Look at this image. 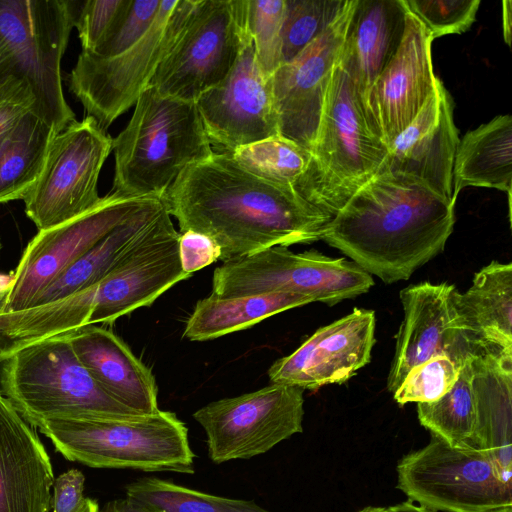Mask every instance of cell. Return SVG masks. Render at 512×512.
<instances>
[{
	"instance_id": "obj_12",
	"label": "cell",
	"mask_w": 512,
	"mask_h": 512,
	"mask_svg": "<svg viewBox=\"0 0 512 512\" xmlns=\"http://www.w3.org/2000/svg\"><path fill=\"white\" fill-rule=\"evenodd\" d=\"M249 35L246 0H199L149 86L163 96L196 102L227 77Z\"/></svg>"
},
{
	"instance_id": "obj_20",
	"label": "cell",
	"mask_w": 512,
	"mask_h": 512,
	"mask_svg": "<svg viewBox=\"0 0 512 512\" xmlns=\"http://www.w3.org/2000/svg\"><path fill=\"white\" fill-rule=\"evenodd\" d=\"M373 310L357 308L316 330L293 353L268 369L272 384L316 390L341 384L367 365L375 344Z\"/></svg>"
},
{
	"instance_id": "obj_38",
	"label": "cell",
	"mask_w": 512,
	"mask_h": 512,
	"mask_svg": "<svg viewBox=\"0 0 512 512\" xmlns=\"http://www.w3.org/2000/svg\"><path fill=\"white\" fill-rule=\"evenodd\" d=\"M432 39L466 32L475 22L480 0H403Z\"/></svg>"
},
{
	"instance_id": "obj_49",
	"label": "cell",
	"mask_w": 512,
	"mask_h": 512,
	"mask_svg": "<svg viewBox=\"0 0 512 512\" xmlns=\"http://www.w3.org/2000/svg\"><path fill=\"white\" fill-rule=\"evenodd\" d=\"M5 49H4V45L0 39V70L2 68V66L4 65L5 63Z\"/></svg>"
},
{
	"instance_id": "obj_2",
	"label": "cell",
	"mask_w": 512,
	"mask_h": 512,
	"mask_svg": "<svg viewBox=\"0 0 512 512\" xmlns=\"http://www.w3.org/2000/svg\"><path fill=\"white\" fill-rule=\"evenodd\" d=\"M455 220V202L415 176L384 168L332 217L322 240L392 284L443 252Z\"/></svg>"
},
{
	"instance_id": "obj_25",
	"label": "cell",
	"mask_w": 512,
	"mask_h": 512,
	"mask_svg": "<svg viewBox=\"0 0 512 512\" xmlns=\"http://www.w3.org/2000/svg\"><path fill=\"white\" fill-rule=\"evenodd\" d=\"M405 11L403 0H358L339 59L361 102L400 44Z\"/></svg>"
},
{
	"instance_id": "obj_43",
	"label": "cell",
	"mask_w": 512,
	"mask_h": 512,
	"mask_svg": "<svg viewBox=\"0 0 512 512\" xmlns=\"http://www.w3.org/2000/svg\"><path fill=\"white\" fill-rule=\"evenodd\" d=\"M97 512H163L157 508L144 504L143 502L126 496L107 502Z\"/></svg>"
},
{
	"instance_id": "obj_47",
	"label": "cell",
	"mask_w": 512,
	"mask_h": 512,
	"mask_svg": "<svg viewBox=\"0 0 512 512\" xmlns=\"http://www.w3.org/2000/svg\"><path fill=\"white\" fill-rule=\"evenodd\" d=\"M98 509H99V505H98L97 501H95L94 499H91V498H87L86 505L81 512H97Z\"/></svg>"
},
{
	"instance_id": "obj_46",
	"label": "cell",
	"mask_w": 512,
	"mask_h": 512,
	"mask_svg": "<svg viewBox=\"0 0 512 512\" xmlns=\"http://www.w3.org/2000/svg\"><path fill=\"white\" fill-rule=\"evenodd\" d=\"M388 512H437L428 509L421 505H416L414 502L407 500L392 506L387 507Z\"/></svg>"
},
{
	"instance_id": "obj_22",
	"label": "cell",
	"mask_w": 512,
	"mask_h": 512,
	"mask_svg": "<svg viewBox=\"0 0 512 512\" xmlns=\"http://www.w3.org/2000/svg\"><path fill=\"white\" fill-rule=\"evenodd\" d=\"M54 479L37 428L0 392V512H50Z\"/></svg>"
},
{
	"instance_id": "obj_18",
	"label": "cell",
	"mask_w": 512,
	"mask_h": 512,
	"mask_svg": "<svg viewBox=\"0 0 512 512\" xmlns=\"http://www.w3.org/2000/svg\"><path fill=\"white\" fill-rule=\"evenodd\" d=\"M454 284L421 282L400 291L404 319L396 335L387 389L393 393L408 373L430 358L447 354L464 363L480 349L458 311Z\"/></svg>"
},
{
	"instance_id": "obj_30",
	"label": "cell",
	"mask_w": 512,
	"mask_h": 512,
	"mask_svg": "<svg viewBox=\"0 0 512 512\" xmlns=\"http://www.w3.org/2000/svg\"><path fill=\"white\" fill-rule=\"evenodd\" d=\"M55 133L28 112L0 136V204L24 200L43 169Z\"/></svg>"
},
{
	"instance_id": "obj_32",
	"label": "cell",
	"mask_w": 512,
	"mask_h": 512,
	"mask_svg": "<svg viewBox=\"0 0 512 512\" xmlns=\"http://www.w3.org/2000/svg\"><path fill=\"white\" fill-rule=\"evenodd\" d=\"M125 492L163 512H272L253 500L216 496L157 477L139 478Z\"/></svg>"
},
{
	"instance_id": "obj_28",
	"label": "cell",
	"mask_w": 512,
	"mask_h": 512,
	"mask_svg": "<svg viewBox=\"0 0 512 512\" xmlns=\"http://www.w3.org/2000/svg\"><path fill=\"white\" fill-rule=\"evenodd\" d=\"M453 199L466 187L494 188L508 194L511 208L512 117L498 115L459 140L453 165Z\"/></svg>"
},
{
	"instance_id": "obj_11",
	"label": "cell",
	"mask_w": 512,
	"mask_h": 512,
	"mask_svg": "<svg viewBox=\"0 0 512 512\" xmlns=\"http://www.w3.org/2000/svg\"><path fill=\"white\" fill-rule=\"evenodd\" d=\"M397 488L408 500L435 511L488 512L512 505V483L504 482L490 456L431 435L424 447L398 462Z\"/></svg>"
},
{
	"instance_id": "obj_39",
	"label": "cell",
	"mask_w": 512,
	"mask_h": 512,
	"mask_svg": "<svg viewBox=\"0 0 512 512\" xmlns=\"http://www.w3.org/2000/svg\"><path fill=\"white\" fill-rule=\"evenodd\" d=\"M125 0L81 1L75 27L82 51L92 52L105 37Z\"/></svg>"
},
{
	"instance_id": "obj_23",
	"label": "cell",
	"mask_w": 512,
	"mask_h": 512,
	"mask_svg": "<svg viewBox=\"0 0 512 512\" xmlns=\"http://www.w3.org/2000/svg\"><path fill=\"white\" fill-rule=\"evenodd\" d=\"M65 335L78 360L112 398L138 414L160 410L151 370L111 330L86 325Z\"/></svg>"
},
{
	"instance_id": "obj_40",
	"label": "cell",
	"mask_w": 512,
	"mask_h": 512,
	"mask_svg": "<svg viewBox=\"0 0 512 512\" xmlns=\"http://www.w3.org/2000/svg\"><path fill=\"white\" fill-rule=\"evenodd\" d=\"M34 103L27 82L13 74L0 72V136L31 112Z\"/></svg>"
},
{
	"instance_id": "obj_45",
	"label": "cell",
	"mask_w": 512,
	"mask_h": 512,
	"mask_svg": "<svg viewBox=\"0 0 512 512\" xmlns=\"http://www.w3.org/2000/svg\"><path fill=\"white\" fill-rule=\"evenodd\" d=\"M502 18H503V36L504 40L508 46L511 45V24H512V2L511 1H503L502 2Z\"/></svg>"
},
{
	"instance_id": "obj_10",
	"label": "cell",
	"mask_w": 512,
	"mask_h": 512,
	"mask_svg": "<svg viewBox=\"0 0 512 512\" xmlns=\"http://www.w3.org/2000/svg\"><path fill=\"white\" fill-rule=\"evenodd\" d=\"M373 285L372 276L353 261L316 250L297 253L274 246L223 262L214 270L211 295L293 293L333 306L367 293Z\"/></svg>"
},
{
	"instance_id": "obj_17",
	"label": "cell",
	"mask_w": 512,
	"mask_h": 512,
	"mask_svg": "<svg viewBox=\"0 0 512 512\" xmlns=\"http://www.w3.org/2000/svg\"><path fill=\"white\" fill-rule=\"evenodd\" d=\"M195 103L217 152L279 136L271 76L260 67L251 35L227 77Z\"/></svg>"
},
{
	"instance_id": "obj_19",
	"label": "cell",
	"mask_w": 512,
	"mask_h": 512,
	"mask_svg": "<svg viewBox=\"0 0 512 512\" xmlns=\"http://www.w3.org/2000/svg\"><path fill=\"white\" fill-rule=\"evenodd\" d=\"M432 41L406 8L400 44L362 100L369 124L388 149L436 90Z\"/></svg>"
},
{
	"instance_id": "obj_44",
	"label": "cell",
	"mask_w": 512,
	"mask_h": 512,
	"mask_svg": "<svg viewBox=\"0 0 512 512\" xmlns=\"http://www.w3.org/2000/svg\"><path fill=\"white\" fill-rule=\"evenodd\" d=\"M13 271L9 273H0V313L5 309L8 295L14 283Z\"/></svg>"
},
{
	"instance_id": "obj_31",
	"label": "cell",
	"mask_w": 512,
	"mask_h": 512,
	"mask_svg": "<svg viewBox=\"0 0 512 512\" xmlns=\"http://www.w3.org/2000/svg\"><path fill=\"white\" fill-rule=\"evenodd\" d=\"M470 356L460 369L452 388L436 401L417 404L420 424L452 446H472L476 405Z\"/></svg>"
},
{
	"instance_id": "obj_8",
	"label": "cell",
	"mask_w": 512,
	"mask_h": 512,
	"mask_svg": "<svg viewBox=\"0 0 512 512\" xmlns=\"http://www.w3.org/2000/svg\"><path fill=\"white\" fill-rule=\"evenodd\" d=\"M80 4L0 0V39L6 56L0 72L27 82L35 99L31 112L55 134L76 121L64 97L60 65Z\"/></svg>"
},
{
	"instance_id": "obj_9",
	"label": "cell",
	"mask_w": 512,
	"mask_h": 512,
	"mask_svg": "<svg viewBox=\"0 0 512 512\" xmlns=\"http://www.w3.org/2000/svg\"><path fill=\"white\" fill-rule=\"evenodd\" d=\"M199 0H161L146 34L110 58L82 51L70 72V91L102 128L135 105L188 26Z\"/></svg>"
},
{
	"instance_id": "obj_27",
	"label": "cell",
	"mask_w": 512,
	"mask_h": 512,
	"mask_svg": "<svg viewBox=\"0 0 512 512\" xmlns=\"http://www.w3.org/2000/svg\"><path fill=\"white\" fill-rule=\"evenodd\" d=\"M164 208L163 198H153L69 266L40 293L31 307L56 301L97 283L152 233Z\"/></svg>"
},
{
	"instance_id": "obj_14",
	"label": "cell",
	"mask_w": 512,
	"mask_h": 512,
	"mask_svg": "<svg viewBox=\"0 0 512 512\" xmlns=\"http://www.w3.org/2000/svg\"><path fill=\"white\" fill-rule=\"evenodd\" d=\"M304 390L272 384L201 407L193 418L204 429L208 456L221 464L264 454L303 431Z\"/></svg>"
},
{
	"instance_id": "obj_15",
	"label": "cell",
	"mask_w": 512,
	"mask_h": 512,
	"mask_svg": "<svg viewBox=\"0 0 512 512\" xmlns=\"http://www.w3.org/2000/svg\"><path fill=\"white\" fill-rule=\"evenodd\" d=\"M153 198L109 193L89 211L40 230L23 250L2 313L28 309L69 266Z\"/></svg>"
},
{
	"instance_id": "obj_6",
	"label": "cell",
	"mask_w": 512,
	"mask_h": 512,
	"mask_svg": "<svg viewBox=\"0 0 512 512\" xmlns=\"http://www.w3.org/2000/svg\"><path fill=\"white\" fill-rule=\"evenodd\" d=\"M0 392L35 428L52 419L139 416L106 393L65 334L29 344L0 361Z\"/></svg>"
},
{
	"instance_id": "obj_51",
	"label": "cell",
	"mask_w": 512,
	"mask_h": 512,
	"mask_svg": "<svg viewBox=\"0 0 512 512\" xmlns=\"http://www.w3.org/2000/svg\"><path fill=\"white\" fill-rule=\"evenodd\" d=\"M1 251H2V241H1V237H0V254H1Z\"/></svg>"
},
{
	"instance_id": "obj_21",
	"label": "cell",
	"mask_w": 512,
	"mask_h": 512,
	"mask_svg": "<svg viewBox=\"0 0 512 512\" xmlns=\"http://www.w3.org/2000/svg\"><path fill=\"white\" fill-rule=\"evenodd\" d=\"M459 140L451 96L438 78L434 93L389 147L386 168L415 176L456 203L452 183Z\"/></svg>"
},
{
	"instance_id": "obj_34",
	"label": "cell",
	"mask_w": 512,
	"mask_h": 512,
	"mask_svg": "<svg viewBox=\"0 0 512 512\" xmlns=\"http://www.w3.org/2000/svg\"><path fill=\"white\" fill-rule=\"evenodd\" d=\"M282 64L291 61L334 20L344 0H285Z\"/></svg>"
},
{
	"instance_id": "obj_42",
	"label": "cell",
	"mask_w": 512,
	"mask_h": 512,
	"mask_svg": "<svg viewBox=\"0 0 512 512\" xmlns=\"http://www.w3.org/2000/svg\"><path fill=\"white\" fill-rule=\"evenodd\" d=\"M85 477L78 469H70L53 482L51 507L53 512H81L86 505L84 497Z\"/></svg>"
},
{
	"instance_id": "obj_3",
	"label": "cell",
	"mask_w": 512,
	"mask_h": 512,
	"mask_svg": "<svg viewBox=\"0 0 512 512\" xmlns=\"http://www.w3.org/2000/svg\"><path fill=\"white\" fill-rule=\"evenodd\" d=\"M179 235L165 206L152 233L97 283L47 304L0 313V355L86 325L112 324L150 306L191 276L181 267Z\"/></svg>"
},
{
	"instance_id": "obj_7",
	"label": "cell",
	"mask_w": 512,
	"mask_h": 512,
	"mask_svg": "<svg viewBox=\"0 0 512 512\" xmlns=\"http://www.w3.org/2000/svg\"><path fill=\"white\" fill-rule=\"evenodd\" d=\"M66 459L94 468L194 473L186 425L173 412L110 419H52L39 424Z\"/></svg>"
},
{
	"instance_id": "obj_50",
	"label": "cell",
	"mask_w": 512,
	"mask_h": 512,
	"mask_svg": "<svg viewBox=\"0 0 512 512\" xmlns=\"http://www.w3.org/2000/svg\"><path fill=\"white\" fill-rule=\"evenodd\" d=\"M488 512H512V505L493 509Z\"/></svg>"
},
{
	"instance_id": "obj_48",
	"label": "cell",
	"mask_w": 512,
	"mask_h": 512,
	"mask_svg": "<svg viewBox=\"0 0 512 512\" xmlns=\"http://www.w3.org/2000/svg\"><path fill=\"white\" fill-rule=\"evenodd\" d=\"M356 512H388L387 507L367 506Z\"/></svg>"
},
{
	"instance_id": "obj_37",
	"label": "cell",
	"mask_w": 512,
	"mask_h": 512,
	"mask_svg": "<svg viewBox=\"0 0 512 512\" xmlns=\"http://www.w3.org/2000/svg\"><path fill=\"white\" fill-rule=\"evenodd\" d=\"M161 0H125L111 28L90 53L110 58L137 43L152 26Z\"/></svg>"
},
{
	"instance_id": "obj_33",
	"label": "cell",
	"mask_w": 512,
	"mask_h": 512,
	"mask_svg": "<svg viewBox=\"0 0 512 512\" xmlns=\"http://www.w3.org/2000/svg\"><path fill=\"white\" fill-rule=\"evenodd\" d=\"M250 173L283 188L298 187L310 164V152L281 136L227 152Z\"/></svg>"
},
{
	"instance_id": "obj_36",
	"label": "cell",
	"mask_w": 512,
	"mask_h": 512,
	"mask_svg": "<svg viewBox=\"0 0 512 512\" xmlns=\"http://www.w3.org/2000/svg\"><path fill=\"white\" fill-rule=\"evenodd\" d=\"M463 364L447 354L430 358L408 373L393 392L394 400L401 406L438 400L455 384Z\"/></svg>"
},
{
	"instance_id": "obj_35",
	"label": "cell",
	"mask_w": 512,
	"mask_h": 512,
	"mask_svg": "<svg viewBox=\"0 0 512 512\" xmlns=\"http://www.w3.org/2000/svg\"><path fill=\"white\" fill-rule=\"evenodd\" d=\"M285 0H246V24L261 69L267 76L282 65L281 30Z\"/></svg>"
},
{
	"instance_id": "obj_29",
	"label": "cell",
	"mask_w": 512,
	"mask_h": 512,
	"mask_svg": "<svg viewBox=\"0 0 512 512\" xmlns=\"http://www.w3.org/2000/svg\"><path fill=\"white\" fill-rule=\"evenodd\" d=\"M314 302L293 293H269L234 298L210 296L199 300L188 318L183 336L206 341L249 328L283 311Z\"/></svg>"
},
{
	"instance_id": "obj_41",
	"label": "cell",
	"mask_w": 512,
	"mask_h": 512,
	"mask_svg": "<svg viewBox=\"0 0 512 512\" xmlns=\"http://www.w3.org/2000/svg\"><path fill=\"white\" fill-rule=\"evenodd\" d=\"M179 258L189 275L220 260L221 248L209 236L188 230L179 235Z\"/></svg>"
},
{
	"instance_id": "obj_4",
	"label": "cell",
	"mask_w": 512,
	"mask_h": 512,
	"mask_svg": "<svg viewBox=\"0 0 512 512\" xmlns=\"http://www.w3.org/2000/svg\"><path fill=\"white\" fill-rule=\"evenodd\" d=\"M112 151L111 192L136 198H163L182 171L214 152L196 103L163 96L151 86L113 138Z\"/></svg>"
},
{
	"instance_id": "obj_1",
	"label": "cell",
	"mask_w": 512,
	"mask_h": 512,
	"mask_svg": "<svg viewBox=\"0 0 512 512\" xmlns=\"http://www.w3.org/2000/svg\"><path fill=\"white\" fill-rule=\"evenodd\" d=\"M163 200L180 233L192 230L212 238L223 262L322 240L332 219L296 190L250 173L227 152L214 151L187 167Z\"/></svg>"
},
{
	"instance_id": "obj_24",
	"label": "cell",
	"mask_w": 512,
	"mask_h": 512,
	"mask_svg": "<svg viewBox=\"0 0 512 512\" xmlns=\"http://www.w3.org/2000/svg\"><path fill=\"white\" fill-rule=\"evenodd\" d=\"M476 423L472 446L512 483V355L479 350L472 359Z\"/></svg>"
},
{
	"instance_id": "obj_5",
	"label": "cell",
	"mask_w": 512,
	"mask_h": 512,
	"mask_svg": "<svg viewBox=\"0 0 512 512\" xmlns=\"http://www.w3.org/2000/svg\"><path fill=\"white\" fill-rule=\"evenodd\" d=\"M310 156L298 193L331 217L387 166L389 149L369 124L339 57Z\"/></svg>"
},
{
	"instance_id": "obj_26",
	"label": "cell",
	"mask_w": 512,
	"mask_h": 512,
	"mask_svg": "<svg viewBox=\"0 0 512 512\" xmlns=\"http://www.w3.org/2000/svg\"><path fill=\"white\" fill-rule=\"evenodd\" d=\"M456 302L480 350L512 355V264L491 261L480 269Z\"/></svg>"
},
{
	"instance_id": "obj_16",
	"label": "cell",
	"mask_w": 512,
	"mask_h": 512,
	"mask_svg": "<svg viewBox=\"0 0 512 512\" xmlns=\"http://www.w3.org/2000/svg\"><path fill=\"white\" fill-rule=\"evenodd\" d=\"M357 3L358 0H344L330 25L271 76L279 136L309 152Z\"/></svg>"
},
{
	"instance_id": "obj_13",
	"label": "cell",
	"mask_w": 512,
	"mask_h": 512,
	"mask_svg": "<svg viewBox=\"0 0 512 512\" xmlns=\"http://www.w3.org/2000/svg\"><path fill=\"white\" fill-rule=\"evenodd\" d=\"M112 140L89 115L54 135L41 174L23 200L38 231L73 219L100 202L98 178L112 152Z\"/></svg>"
}]
</instances>
